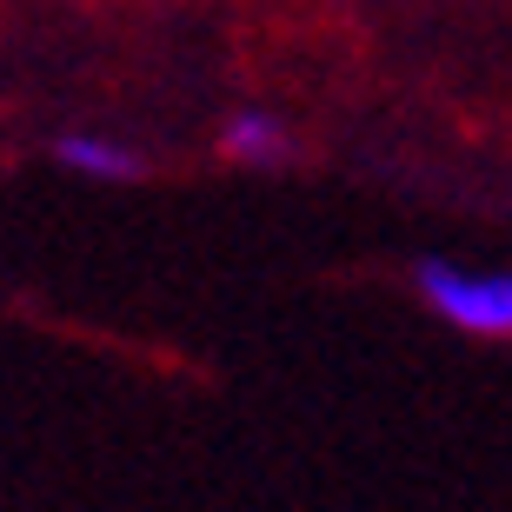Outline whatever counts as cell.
<instances>
[{
  "label": "cell",
  "instance_id": "6da1fadb",
  "mask_svg": "<svg viewBox=\"0 0 512 512\" xmlns=\"http://www.w3.org/2000/svg\"><path fill=\"white\" fill-rule=\"evenodd\" d=\"M419 293L459 333H473V340H512V266L426 260L419 266Z\"/></svg>",
  "mask_w": 512,
  "mask_h": 512
},
{
  "label": "cell",
  "instance_id": "7a4b0ae2",
  "mask_svg": "<svg viewBox=\"0 0 512 512\" xmlns=\"http://www.w3.org/2000/svg\"><path fill=\"white\" fill-rule=\"evenodd\" d=\"M54 160L67 173H80V180H94V187H127V180H140V153L127 147V140H114V133H60L54 140Z\"/></svg>",
  "mask_w": 512,
  "mask_h": 512
},
{
  "label": "cell",
  "instance_id": "3957f363",
  "mask_svg": "<svg viewBox=\"0 0 512 512\" xmlns=\"http://www.w3.org/2000/svg\"><path fill=\"white\" fill-rule=\"evenodd\" d=\"M286 147H293V140H286V127L273 114H233L227 133H220V153L240 160V167H280Z\"/></svg>",
  "mask_w": 512,
  "mask_h": 512
}]
</instances>
